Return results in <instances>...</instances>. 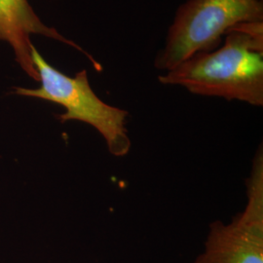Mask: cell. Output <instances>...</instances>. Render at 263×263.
<instances>
[{"instance_id": "2", "label": "cell", "mask_w": 263, "mask_h": 263, "mask_svg": "<svg viewBox=\"0 0 263 263\" xmlns=\"http://www.w3.org/2000/svg\"><path fill=\"white\" fill-rule=\"evenodd\" d=\"M31 57L40 86L35 89L17 87L15 94L63 106L66 112L58 115L61 122L76 120L92 126L104 138L110 154L126 156L132 145L126 127L129 112L100 99L90 85L87 70L66 76L50 65L34 46L31 48Z\"/></svg>"}, {"instance_id": "3", "label": "cell", "mask_w": 263, "mask_h": 263, "mask_svg": "<svg viewBox=\"0 0 263 263\" xmlns=\"http://www.w3.org/2000/svg\"><path fill=\"white\" fill-rule=\"evenodd\" d=\"M247 23H263V0H186L176 12L154 66L169 71L195 53L215 50L231 28Z\"/></svg>"}, {"instance_id": "1", "label": "cell", "mask_w": 263, "mask_h": 263, "mask_svg": "<svg viewBox=\"0 0 263 263\" xmlns=\"http://www.w3.org/2000/svg\"><path fill=\"white\" fill-rule=\"evenodd\" d=\"M224 36L223 45L193 54L158 81L191 94L262 106L263 23L240 24Z\"/></svg>"}, {"instance_id": "5", "label": "cell", "mask_w": 263, "mask_h": 263, "mask_svg": "<svg viewBox=\"0 0 263 263\" xmlns=\"http://www.w3.org/2000/svg\"><path fill=\"white\" fill-rule=\"evenodd\" d=\"M32 34L51 38L74 48L89 59L96 70H103V66L83 48L65 37L56 28L45 25L28 0H0V41L9 44L22 69L33 80L38 81L37 71L31 57L33 44L30 36Z\"/></svg>"}, {"instance_id": "4", "label": "cell", "mask_w": 263, "mask_h": 263, "mask_svg": "<svg viewBox=\"0 0 263 263\" xmlns=\"http://www.w3.org/2000/svg\"><path fill=\"white\" fill-rule=\"evenodd\" d=\"M247 204L229 223L210 224L204 251L193 263H263V149L254 154L246 179Z\"/></svg>"}]
</instances>
